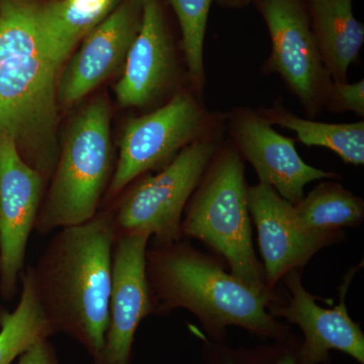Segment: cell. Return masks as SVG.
Here are the masks:
<instances>
[{"mask_svg":"<svg viewBox=\"0 0 364 364\" xmlns=\"http://www.w3.org/2000/svg\"><path fill=\"white\" fill-rule=\"evenodd\" d=\"M146 275L156 315L188 310L200 321L210 341L227 342L230 326L273 341L296 336L268 312L270 304L280 299L274 291L249 286L227 272L219 258L183 239L148 246Z\"/></svg>","mask_w":364,"mask_h":364,"instance_id":"6da1fadb","label":"cell"},{"mask_svg":"<svg viewBox=\"0 0 364 364\" xmlns=\"http://www.w3.org/2000/svg\"><path fill=\"white\" fill-rule=\"evenodd\" d=\"M112 210L59 229L32 267L36 291L55 333L71 337L95 358L109 326L114 245Z\"/></svg>","mask_w":364,"mask_h":364,"instance_id":"7a4b0ae2","label":"cell"},{"mask_svg":"<svg viewBox=\"0 0 364 364\" xmlns=\"http://www.w3.org/2000/svg\"><path fill=\"white\" fill-rule=\"evenodd\" d=\"M36 0H0V134L46 182L60 148L57 83L61 71L46 48Z\"/></svg>","mask_w":364,"mask_h":364,"instance_id":"3957f363","label":"cell"},{"mask_svg":"<svg viewBox=\"0 0 364 364\" xmlns=\"http://www.w3.org/2000/svg\"><path fill=\"white\" fill-rule=\"evenodd\" d=\"M248 188L245 161L225 139L184 208L181 239L202 242L235 277L270 291L254 250Z\"/></svg>","mask_w":364,"mask_h":364,"instance_id":"277c9868","label":"cell"},{"mask_svg":"<svg viewBox=\"0 0 364 364\" xmlns=\"http://www.w3.org/2000/svg\"><path fill=\"white\" fill-rule=\"evenodd\" d=\"M111 109L95 98L71 122L33 231L45 236L90 220L102 208L114 171Z\"/></svg>","mask_w":364,"mask_h":364,"instance_id":"5b68a950","label":"cell"},{"mask_svg":"<svg viewBox=\"0 0 364 364\" xmlns=\"http://www.w3.org/2000/svg\"><path fill=\"white\" fill-rule=\"evenodd\" d=\"M227 117L228 112L208 109L203 97L188 88L154 111L131 119L119 139L102 205H109L139 177L164 168L188 146L224 140Z\"/></svg>","mask_w":364,"mask_h":364,"instance_id":"8992f818","label":"cell"},{"mask_svg":"<svg viewBox=\"0 0 364 364\" xmlns=\"http://www.w3.org/2000/svg\"><path fill=\"white\" fill-rule=\"evenodd\" d=\"M223 141L188 146L164 168L124 188L105 207L112 210L114 239L147 235L151 245L181 240L184 208Z\"/></svg>","mask_w":364,"mask_h":364,"instance_id":"52a82bcc","label":"cell"},{"mask_svg":"<svg viewBox=\"0 0 364 364\" xmlns=\"http://www.w3.org/2000/svg\"><path fill=\"white\" fill-rule=\"evenodd\" d=\"M253 4L270 39V54L261 73L277 74L306 119H318L325 111L332 79L318 51L305 0H255Z\"/></svg>","mask_w":364,"mask_h":364,"instance_id":"ba28073f","label":"cell"},{"mask_svg":"<svg viewBox=\"0 0 364 364\" xmlns=\"http://www.w3.org/2000/svg\"><path fill=\"white\" fill-rule=\"evenodd\" d=\"M188 88L193 86L186 54L181 40L170 28L161 0H143L140 31L114 85L117 102L149 112Z\"/></svg>","mask_w":364,"mask_h":364,"instance_id":"9c48e42d","label":"cell"},{"mask_svg":"<svg viewBox=\"0 0 364 364\" xmlns=\"http://www.w3.org/2000/svg\"><path fill=\"white\" fill-rule=\"evenodd\" d=\"M46 186L44 177L23 160L13 139L0 134V296L4 301H11L18 291Z\"/></svg>","mask_w":364,"mask_h":364,"instance_id":"30bf717a","label":"cell"},{"mask_svg":"<svg viewBox=\"0 0 364 364\" xmlns=\"http://www.w3.org/2000/svg\"><path fill=\"white\" fill-rule=\"evenodd\" d=\"M358 267L345 275L340 287V301L333 309L318 306V298L309 293L301 279V269H293L282 280L291 296L287 303L279 299L268 306L275 318H286L303 332L298 349V364H327L330 352H343L358 363L364 364V334L360 325L349 316L346 294Z\"/></svg>","mask_w":364,"mask_h":364,"instance_id":"8fae6325","label":"cell"},{"mask_svg":"<svg viewBox=\"0 0 364 364\" xmlns=\"http://www.w3.org/2000/svg\"><path fill=\"white\" fill-rule=\"evenodd\" d=\"M226 134L244 161L255 170L259 182L293 205L304 198L310 182L341 177L306 164L296 149V138L275 131L257 109L236 107L228 112Z\"/></svg>","mask_w":364,"mask_h":364,"instance_id":"7c38bea8","label":"cell"},{"mask_svg":"<svg viewBox=\"0 0 364 364\" xmlns=\"http://www.w3.org/2000/svg\"><path fill=\"white\" fill-rule=\"evenodd\" d=\"M248 207L257 229L265 284L270 291L286 273L303 270L318 251L344 240V231H315L304 226L293 203L267 184L249 186Z\"/></svg>","mask_w":364,"mask_h":364,"instance_id":"4fadbf2b","label":"cell"},{"mask_svg":"<svg viewBox=\"0 0 364 364\" xmlns=\"http://www.w3.org/2000/svg\"><path fill=\"white\" fill-rule=\"evenodd\" d=\"M147 235L114 241L109 318L104 347L91 364H131L133 345L144 318L156 314L146 275Z\"/></svg>","mask_w":364,"mask_h":364,"instance_id":"5bb4252c","label":"cell"},{"mask_svg":"<svg viewBox=\"0 0 364 364\" xmlns=\"http://www.w3.org/2000/svg\"><path fill=\"white\" fill-rule=\"evenodd\" d=\"M143 18V0H122L81 42L60 73L57 102L77 104L114 72L123 69Z\"/></svg>","mask_w":364,"mask_h":364,"instance_id":"9a60e30c","label":"cell"},{"mask_svg":"<svg viewBox=\"0 0 364 364\" xmlns=\"http://www.w3.org/2000/svg\"><path fill=\"white\" fill-rule=\"evenodd\" d=\"M305 2L326 70L333 81L348 82L349 68L360 62L364 43V26L354 16V0Z\"/></svg>","mask_w":364,"mask_h":364,"instance_id":"2e32d148","label":"cell"},{"mask_svg":"<svg viewBox=\"0 0 364 364\" xmlns=\"http://www.w3.org/2000/svg\"><path fill=\"white\" fill-rule=\"evenodd\" d=\"M122 0H53L38 6V25L55 65L62 71L74 49Z\"/></svg>","mask_w":364,"mask_h":364,"instance_id":"e0dca14e","label":"cell"},{"mask_svg":"<svg viewBox=\"0 0 364 364\" xmlns=\"http://www.w3.org/2000/svg\"><path fill=\"white\" fill-rule=\"evenodd\" d=\"M258 112L272 126L289 129L296 140L306 147H323L338 155L343 162L354 166L364 164V121L330 124L299 117L287 109L279 97L270 107H259Z\"/></svg>","mask_w":364,"mask_h":364,"instance_id":"ac0fdd59","label":"cell"},{"mask_svg":"<svg viewBox=\"0 0 364 364\" xmlns=\"http://www.w3.org/2000/svg\"><path fill=\"white\" fill-rule=\"evenodd\" d=\"M21 284V298L16 308L11 313H0V364L13 363L36 342L56 334L41 306L32 265L23 270Z\"/></svg>","mask_w":364,"mask_h":364,"instance_id":"d6986e66","label":"cell"},{"mask_svg":"<svg viewBox=\"0 0 364 364\" xmlns=\"http://www.w3.org/2000/svg\"><path fill=\"white\" fill-rule=\"evenodd\" d=\"M299 221L315 231H344L364 219V202L336 181L318 183L294 205Z\"/></svg>","mask_w":364,"mask_h":364,"instance_id":"ffe728a7","label":"cell"},{"mask_svg":"<svg viewBox=\"0 0 364 364\" xmlns=\"http://www.w3.org/2000/svg\"><path fill=\"white\" fill-rule=\"evenodd\" d=\"M215 0H167L176 14L182 48L188 62L191 86L205 95L207 73L205 67V40L208 14Z\"/></svg>","mask_w":364,"mask_h":364,"instance_id":"44dd1931","label":"cell"},{"mask_svg":"<svg viewBox=\"0 0 364 364\" xmlns=\"http://www.w3.org/2000/svg\"><path fill=\"white\" fill-rule=\"evenodd\" d=\"M205 364H298L301 337L287 341H273L259 346L231 347L227 342H214L203 337Z\"/></svg>","mask_w":364,"mask_h":364,"instance_id":"7402d4cb","label":"cell"},{"mask_svg":"<svg viewBox=\"0 0 364 364\" xmlns=\"http://www.w3.org/2000/svg\"><path fill=\"white\" fill-rule=\"evenodd\" d=\"M325 109L331 114L353 112L364 117V79L358 82L333 81L326 95Z\"/></svg>","mask_w":364,"mask_h":364,"instance_id":"603a6c76","label":"cell"},{"mask_svg":"<svg viewBox=\"0 0 364 364\" xmlns=\"http://www.w3.org/2000/svg\"><path fill=\"white\" fill-rule=\"evenodd\" d=\"M16 364H60L54 345L49 338H43L26 349Z\"/></svg>","mask_w":364,"mask_h":364,"instance_id":"cb8c5ba5","label":"cell"},{"mask_svg":"<svg viewBox=\"0 0 364 364\" xmlns=\"http://www.w3.org/2000/svg\"><path fill=\"white\" fill-rule=\"evenodd\" d=\"M220 6L228 9H241L250 6L255 0H215Z\"/></svg>","mask_w":364,"mask_h":364,"instance_id":"d4e9b609","label":"cell"}]
</instances>
